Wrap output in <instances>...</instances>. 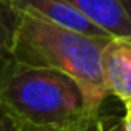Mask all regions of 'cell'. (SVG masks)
<instances>
[{
	"mask_svg": "<svg viewBox=\"0 0 131 131\" xmlns=\"http://www.w3.org/2000/svg\"><path fill=\"white\" fill-rule=\"evenodd\" d=\"M109 39L86 35L30 14H20L14 56L19 66L54 69L74 79L94 113L109 96L103 79V50Z\"/></svg>",
	"mask_w": 131,
	"mask_h": 131,
	"instance_id": "obj_1",
	"label": "cell"
},
{
	"mask_svg": "<svg viewBox=\"0 0 131 131\" xmlns=\"http://www.w3.org/2000/svg\"><path fill=\"white\" fill-rule=\"evenodd\" d=\"M0 111L20 131H64L93 113L74 79L54 69L17 66L0 84Z\"/></svg>",
	"mask_w": 131,
	"mask_h": 131,
	"instance_id": "obj_2",
	"label": "cell"
},
{
	"mask_svg": "<svg viewBox=\"0 0 131 131\" xmlns=\"http://www.w3.org/2000/svg\"><path fill=\"white\" fill-rule=\"evenodd\" d=\"M103 79L108 94L131 104V39H109L103 50Z\"/></svg>",
	"mask_w": 131,
	"mask_h": 131,
	"instance_id": "obj_3",
	"label": "cell"
},
{
	"mask_svg": "<svg viewBox=\"0 0 131 131\" xmlns=\"http://www.w3.org/2000/svg\"><path fill=\"white\" fill-rule=\"evenodd\" d=\"M109 37L131 39V0H64Z\"/></svg>",
	"mask_w": 131,
	"mask_h": 131,
	"instance_id": "obj_4",
	"label": "cell"
},
{
	"mask_svg": "<svg viewBox=\"0 0 131 131\" xmlns=\"http://www.w3.org/2000/svg\"><path fill=\"white\" fill-rule=\"evenodd\" d=\"M17 22H19V15L0 5V84L19 66L14 56Z\"/></svg>",
	"mask_w": 131,
	"mask_h": 131,
	"instance_id": "obj_5",
	"label": "cell"
},
{
	"mask_svg": "<svg viewBox=\"0 0 131 131\" xmlns=\"http://www.w3.org/2000/svg\"><path fill=\"white\" fill-rule=\"evenodd\" d=\"M64 131H124V116L99 111L88 113L84 118Z\"/></svg>",
	"mask_w": 131,
	"mask_h": 131,
	"instance_id": "obj_6",
	"label": "cell"
},
{
	"mask_svg": "<svg viewBox=\"0 0 131 131\" xmlns=\"http://www.w3.org/2000/svg\"><path fill=\"white\" fill-rule=\"evenodd\" d=\"M0 131H20L17 124L12 121V118L7 116L4 111H0Z\"/></svg>",
	"mask_w": 131,
	"mask_h": 131,
	"instance_id": "obj_7",
	"label": "cell"
},
{
	"mask_svg": "<svg viewBox=\"0 0 131 131\" xmlns=\"http://www.w3.org/2000/svg\"><path fill=\"white\" fill-rule=\"evenodd\" d=\"M124 131H131V109L126 108L124 113Z\"/></svg>",
	"mask_w": 131,
	"mask_h": 131,
	"instance_id": "obj_8",
	"label": "cell"
},
{
	"mask_svg": "<svg viewBox=\"0 0 131 131\" xmlns=\"http://www.w3.org/2000/svg\"><path fill=\"white\" fill-rule=\"evenodd\" d=\"M126 108H129V109H131V104H129V106H126Z\"/></svg>",
	"mask_w": 131,
	"mask_h": 131,
	"instance_id": "obj_9",
	"label": "cell"
}]
</instances>
